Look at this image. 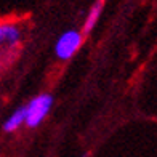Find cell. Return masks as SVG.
<instances>
[{
  "instance_id": "5",
  "label": "cell",
  "mask_w": 157,
  "mask_h": 157,
  "mask_svg": "<svg viewBox=\"0 0 157 157\" xmlns=\"http://www.w3.org/2000/svg\"><path fill=\"white\" fill-rule=\"evenodd\" d=\"M24 117H26V111H24V106H21V108H18L10 117L3 122L2 130H3L5 133L16 132L21 125H24Z\"/></svg>"
},
{
  "instance_id": "1",
  "label": "cell",
  "mask_w": 157,
  "mask_h": 157,
  "mask_svg": "<svg viewBox=\"0 0 157 157\" xmlns=\"http://www.w3.org/2000/svg\"><path fill=\"white\" fill-rule=\"evenodd\" d=\"M53 101H55V98L52 93H40L37 96H34L24 106V111H26L24 124H26V127H29V128L39 127L45 120V117L48 116V112L52 111Z\"/></svg>"
},
{
  "instance_id": "3",
  "label": "cell",
  "mask_w": 157,
  "mask_h": 157,
  "mask_svg": "<svg viewBox=\"0 0 157 157\" xmlns=\"http://www.w3.org/2000/svg\"><path fill=\"white\" fill-rule=\"evenodd\" d=\"M23 42V31L11 21L0 23V55H6L16 50Z\"/></svg>"
},
{
  "instance_id": "4",
  "label": "cell",
  "mask_w": 157,
  "mask_h": 157,
  "mask_svg": "<svg viewBox=\"0 0 157 157\" xmlns=\"http://www.w3.org/2000/svg\"><path fill=\"white\" fill-rule=\"evenodd\" d=\"M103 8H104V0H96V2L90 6L88 15H87V18H85V21H83V26H82V31H80L83 37L88 35L96 27L99 18H101Z\"/></svg>"
},
{
  "instance_id": "6",
  "label": "cell",
  "mask_w": 157,
  "mask_h": 157,
  "mask_svg": "<svg viewBox=\"0 0 157 157\" xmlns=\"http://www.w3.org/2000/svg\"><path fill=\"white\" fill-rule=\"evenodd\" d=\"M80 157H88V154H83V155H80Z\"/></svg>"
},
{
  "instance_id": "2",
  "label": "cell",
  "mask_w": 157,
  "mask_h": 157,
  "mask_svg": "<svg viewBox=\"0 0 157 157\" xmlns=\"http://www.w3.org/2000/svg\"><path fill=\"white\" fill-rule=\"evenodd\" d=\"M83 44V35L77 29H69L63 32L55 44V55L61 61H69L78 52Z\"/></svg>"
}]
</instances>
